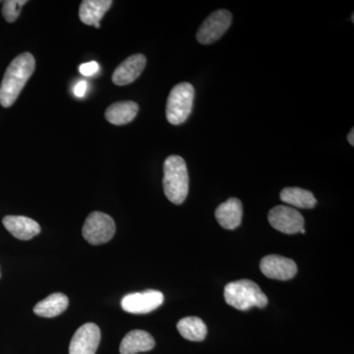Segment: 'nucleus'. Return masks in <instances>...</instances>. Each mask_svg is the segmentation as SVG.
<instances>
[{"instance_id":"6","label":"nucleus","mask_w":354,"mask_h":354,"mask_svg":"<svg viewBox=\"0 0 354 354\" xmlns=\"http://www.w3.org/2000/svg\"><path fill=\"white\" fill-rule=\"evenodd\" d=\"M232 22V15L230 11L225 9L215 11L200 26L197 32L198 41L202 44L215 43L227 31Z\"/></svg>"},{"instance_id":"14","label":"nucleus","mask_w":354,"mask_h":354,"mask_svg":"<svg viewBox=\"0 0 354 354\" xmlns=\"http://www.w3.org/2000/svg\"><path fill=\"white\" fill-rule=\"evenodd\" d=\"M242 204L241 200L230 198L216 209V218L225 230H235L241 225L242 220Z\"/></svg>"},{"instance_id":"17","label":"nucleus","mask_w":354,"mask_h":354,"mask_svg":"<svg viewBox=\"0 0 354 354\" xmlns=\"http://www.w3.org/2000/svg\"><path fill=\"white\" fill-rule=\"evenodd\" d=\"M68 297L64 293H53L34 307L35 314L44 318H53L64 313L68 307Z\"/></svg>"},{"instance_id":"19","label":"nucleus","mask_w":354,"mask_h":354,"mask_svg":"<svg viewBox=\"0 0 354 354\" xmlns=\"http://www.w3.org/2000/svg\"><path fill=\"white\" fill-rule=\"evenodd\" d=\"M281 200L286 204L301 209H312L317 204L316 198L310 191L298 187L285 188L281 192Z\"/></svg>"},{"instance_id":"20","label":"nucleus","mask_w":354,"mask_h":354,"mask_svg":"<svg viewBox=\"0 0 354 354\" xmlns=\"http://www.w3.org/2000/svg\"><path fill=\"white\" fill-rule=\"evenodd\" d=\"M27 0H6L2 7V16L8 23L15 22L21 13V9L27 3Z\"/></svg>"},{"instance_id":"4","label":"nucleus","mask_w":354,"mask_h":354,"mask_svg":"<svg viewBox=\"0 0 354 354\" xmlns=\"http://www.w3.org/2000/svg\"><path fill=\"white\" fill-rule=\"evenodd\" d=\"M195 90L190 83L177 84L167 97V120L172 125L183 124L192 111Z\"/></svg>"},{"instance_id":"10","label":"nucleus","mask_w":354,"mask_h":354,"mask_svg":"<svg viewBox=\"0 0 354 354\" xmlns=\"http://www.w3.org/2000/svg\"><path fill=\"white\" fill-rule=\"evenodd\" d=\"M260 269L268 278L279 281H288L297 272L295 261L279 255L266 256L261 260Z\"/></svg>"},{"instance_id":"7","label":"nucleus","mask_w":354,"mask_h":354,"mask_svg":"<svg viewBox=\"0 0 354 354\" xmlns=\"http://www.w3.org/2000/svg\"><path fill=\"white\" fill-rule=\"evenodd\" d=\"M164 299V295L160 291L149 290L125 295L121 300V307L128 313L147 314L158 308Z\"/></svg>"},{"instance_id":"15","label":"nucleus","mask_w":354,"mask_h":354,"mask_svg":"<svg viewBox=\"0 0 354 354\" xmlns=\"http://www.w3.org/2000/svg\"><path fill=\"white\" fill-rule=\"evenodd\" d=\"M111 6V0H84L79 9V17L84 24L99 29L102 18Z\"/></svg>"},{"instance_id":"3","label":"nucleus","mask_w":354,"mask_h":354,"mask_svg":"<svg viewBox=\"0 0 354 354\" xmlns=\"http://www.w3.org/2000/svg\"><path fill=\"white\" fill-rule=\"evenodd\" d=\"M223 295L228 305L241 311H246L252 307L264 308L268 304L265 293L257 283L250 279H241L227 283Z\"/></svg>"},{"instance_id":"23","label":"nucleus","mask_w":354,"mask_h":354,"mask_svg":"<svg viewBox=\"0 0 354 354\" xmlns=\"http://www.w3.org/2000/svg\"><path fill=\"white\" fill-rule=\"evenodd\" d=\"M348 143L351 144V146L354 145V129H351V131L349 132L348 136Z\"/></svg>"},{"instance_id":"25","label":"nucleus","mask_w":354,"mask_h":354,"mask_svg":"<svg viewBox=\"0 0 354 354\" xmlns=\"http://www.w3.org/2000/svg\"><path fill=\"white\" fill-rule=\"evenodd\" d=\"M0 2H1V1H0Z\"/></svg>"},{"instance_id":"24","label":"nucleus","mask_w":354,"mask_h":354,"mask_svg":"<svg viewBox=\"0 0 354 354\" xmlns=\"http://www.w3.org/2000/svg\"><path fill=\"white\" fill-rule=\"evenodd\" d=\"M301 232V234H305V230H304V228H302V230H300V232Z\"/></svg>"},{"instance_id":"5","label":"nucleus","mask_w":354,"mask_h":354,"mask_svg":"<svg viewBox=\"0 0 354 354\" xmlns=\"http://www.w3.org/2000/svg\"><path fill=\"white\" fill-rule=\"evenodd\" d=\"M82 234L88 243L101 245L113 239L115 223L111 216L102 212H93L84 223Z\"/></svg>"},{"instance_id":"8","label":"nucleus","mask_w":354,"mask_h":354,"mask_svg":"<svg viewBox=\"0 0 354 354\" xmlns=\"http://www.w3.org/2000/svg\"><path fill=\"white\" fill-rule=\"evenodd\" d=\"M270 225L274 230L286 234H295L304 228V218L297 209L286 206H277L270 211Z\"/></svg>"},{"instance_id":"16","label":"nucleus","mask_w":354,"mask_h":354,"mask_svg":"<svg viewBox=\"0 0 354 354\" xmlns=\"http://www.w3.org/2000/svg\"><path fill=\"white\" fill-rule=\"evenodd\" d=\"M138 111L139 106L135 102H120L109 106L104 116L111 124L125 125L136 118Z\"/></svg>"},{"instance_id":"18","label":"nucleus","mask_w":354,"mask_h":354,"mask_svg":"<svg viewBox=\"0 0 354 354\" xmlns=\"http://www.w3.org/2000/svg\"><path fill=\"white\" fill-rule=\"evenodd\" d=\"M177 330L184 339L191 342H202L206 337L207 326L198 317H186L177 323Z\"/></svg>"},{"instance_id":"12","label":"nucleus","mask_w":354,"mask_h":354,"mask_svg":"<svg viewBox=\"0 0 354 354\" xmlns=\"http://www.w3.org/2000/svg\"><path fill=\"white\" fill-rule=\"evenodd\" d=\"M6 230L20 241H30L41 232L36 221L23 216H6L2 221Z\"/></svg>"},{"instance_id":"13","label":"nucleus","mask_w":354,"mask_h":354,"mask_svg":"<svg viewBox=\"0 0 354 354\" xmlns=\"http://www.w3.org/2000/svg\"><path fill=\"white\" fill-rule=\"evenodd\" d=\"M155 339L146 330H134L128 333L120 346L121 354L145 353L155 348Z\"/></svg>"},{"instance_id":"9","label":"nucleus","mask_w":354,"mask_h":354,"mask_svg":"<svg viewBox=\"0 0 354 354\" xmlns=\"http://www.w3.org/2000/svg\"><path fill=\"white\" fill-rule=\"evenodd\" d=\"M101 342V330L87 323L76 330L69 346V354H95Z\"/></svg>"},{"instance_id":"2","label":"nucleus","mask_w":354,"mask_h":354,"mask_svg":"<svg viewBox=\"0 0 354 354\" xmlns=\"http://www.w3.org/2000/svg\"><path fill=\"white\" fill-rule=\"evenodd\" d=\"M164 190L165 196L176 205L183 204L189 191V176L185 160L179 156H171L164 165Z\"/></svg>"},{"instance_id":"11","label":"nucleus","mask_w":354,"mask_h":354,"mask_svg":"<svg viewBox=\"0 0 354 354\" xmlns=\"http://www.w3.org/2000/svg\"><path fill=\"white\" fill-rule=\"evenodd\" d=\"M146 57L141 53L131 55L114 70L113 82L116 86H127L139 78L145 69Z\"/></svg>"},{"instance_id":"1","label":"nucleus","mask_w":354,"mask_h":354,"mask_svg":"<svg viewBox=\"0 0 354 354\" xmlns=\"http://www.w3.org/2000/svg\"><path fill=\"white\" fill-rule=\"evenodd\" d=\"M36 66V60L30 53H24L14 58L7 67L0 85V104L10 108L19 97Z\"/></svg>"},{"instance_id":"22","label":"nucleus","mask_w":354,"mask_h":354,"mask_svg":"<svg viewBox=\"0 0 354 354\" xmlns=\"http://www.w3.org/2000/svg\"><path fill=\"white\" fill-rule=\"evenodd\" d=\"M87 82L80 81V82L77 83L75 87H74V95H75L77 97H83L86 92H87Z\"/></svg>"},{"instance_id":"21","label":"nucleus","mask_w":354,"mask_h":354,"mask_svg":"<svg viewBox=\"0 0 354 354\" xmlns=\"http://www.w3.org/2000/svg\"><path fill=\"white\" fill-rule=\"evenodd\" d=\"M99 64L95 62H87V64H83L79 66V71L84 76H93L99 71Z\"/></svg>"}]
</instances>
